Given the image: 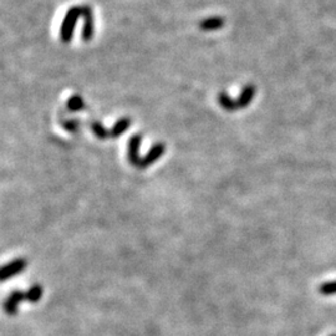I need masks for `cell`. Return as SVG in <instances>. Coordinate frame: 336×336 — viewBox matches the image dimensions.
Here are the masks:
<instances>
[{"instance_id": "6da1fadb", "label": "cell", "mask_w": 336, "mask_h": 336, "mask_svg": "<svg viewBox=\"0 0 336 336\" xmlns=\"http://www.w3.org/2000/svg\"><path fill=\"white\" fill-rule=\"evenodd\" d=\"M42 289L41 285L35 284L34 287H31L28 292H19V290H15L12 294L7 298L4 303V310L8 315H15L18 311V305H19L20 301L23 300H29L30 303H38L39 300L42 298Z\"/></svg>"}, {"instance_id": "7a4b0ae2", "label": "cell", "mask_w": 336, "mask_h": 336, "mask_svg": "<svg viewBox=\"0 0 336 336\" xmlns=\"http://www.w3.org/2000/svg\"><path fill=\"white\" fill-rule=\"evenodd\" d=\"M254 96H255V86H254L253 84H248L247 86H244V89L242 90V94H240V96L238 97L237 100L231 99L226 92L218 94L217 100H218L222 108L232 112V111L242 110V108H245L247 106H249L250 102L253 101Z\"/></svg>"}, {"instance_id": "3957f363", "label": "cell", "mask_w": 336, "mask_h": 336, "mask_svg": "<svg viewBox=\"0 0 336 336\" xmlns=\"http://www.w3.org/2000/svg\"><path fill=\"white\" fill-rule=\"evenodd\" d=\"M131 126V118H121L120 121L116 122V125L112 127L111 129H106L102 123L100 122H92L91 123V131L94 132L95 136L100 140H105V139H116V137L121 136L123 132L126 131L128 127Z\"/></svg>"}, {"instance_id": "277c9868", "label": "cell", "mask_w": 336, "mask_h": 336, "mask_svg": "<svg viewBox=\"0 0 336 336\" xmlns=\"http://www.w3.org/2000/svg\"><path fill=\"white\" fill-rule=\"evenodd\" d=\"M80 15H83V8L81 7H71L66 12L65 18H63L61 29H60V39L63 44H68L73 40L74 30H75L76 23Z\"/></svg>"}, {"instance_id": "5b68a950", "label": "cell", "mask_w": 336, "mask_h": 336, "mask_svg": "<svg viewBox=\"0 0 336 336\" xmlns=\"http://www.w3.org/2000/svg\"><path fill=\"white\" fill-rule=\"evenodd\" d=\"M83 18H84V28L81 31V38L84 41H90L94 38L95 26H94V14L92 9L89 4H84L83 7Z\"/></svg>"}, {"instance_id": "8992f818", "label": "cell", "mask_w": 336, "mask_h": 336, "mask_svg": "<svg viewBox=\"0 0 336 336\" xmlns=\"http://www.w3.org/2000/svg\"><path fill=\"white\" fill-rule=\"evenodd\" d=\"M26 264H28V261H26L25 259L19 258V259H15V260H13L12 263H8L7 265L3 266V269H2L3 282L7 279H9V278L15 277L18 273L23 272L24 269L26 268Z\"/></svg>"}, {"instance_id": "52a82bcc", "label": "cell", "mask_w": 336, "mask_h": 336, "mask_svg": "<svg viewBox=\"0 0 336 336\" xmlns=\"http://www.w3.org/2000/svg\"><path fill=\"white\" fill-rule=\"evenodd\" d=\"M165 151H166L165 144H162V142H160V144H156L155 146L151 148V151L147 153L146 157H145L144 160L140 162L139 167L137 168L144 169V168L148 167V166H151L153 162H155V161H157L158 158L162 157L163 153H165Z\"/></svg>"}, {"instance_id": "ba28073f", "label": "cell", "mask_w": 336, "mask_h": 336, "mask_svg": "<svg viewBox=\"0 0 336 336\" xmlns=\"http://www.w3.org/2000/svg\"><path fill=\"white\" fill-rule=\"evenodd\" d=\"M224 26V19L221 17L207 18L199 23V28L205 31H214L222 29Z\"/></svg>"}, {"instance_id": "9c48e42d", "label": "cell", "mask_w": 336, "mask_h": 336, "mask_svg": "<svg viewBox=\"0 0 336 336\" xmlns=\"http://www.w3.org/2000/svg\"><path fill=\"white\" fill-rule=\"evenodd\" d=\"M68 108L70 111H73V112H75V111L84 110L85 104H84L83 97L79 96V95H75V96L70 97L68 101Z\"/></svg>"}, {"instance_id": "30bf717a", "label": "cell", "mask_w": 336, "mask_h": 336, "mask_svg": "<svg viewBox=\"0 0 336 336\" xmlns=\"http://www.w3.org/2000/svg\"><path fill=\"white\" fill-rule=\"evenodd\" d=\"M319 292L321 293L322 295L336 294V280H332V282H326V283H324V284L320 285Z\"/></svg>"}, {"instance_id": "8fae6325", "label": "cell", "mask_w": 336, "mask_h": 336, "mask_svg": "<svg viewBox=\"0 0 336 336\" xmlns=\"http://www.w3.org/2000/svg\"><path fill=\"white\" fill-rule=\"evenodd\" d=\"M79 121L78 120H68V121H62L61 126L66 131L69 132H76L79 128Z\"/></svg>"}, {"instance_id": "7c38bea8", "label": "cell", "mask_w": 336, "mask_h": 336, "mask_svg": "<svg viewBox=\"0 0 336 336\" xmlns=\"http://www.w3.org/2000/svg\"><path fill=\"white\" fill-rule=\"evenodd\" d=\"M332 336H336V335H332Z\"/></svg>"}]
</instances>
